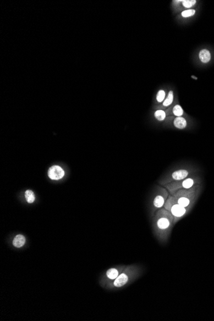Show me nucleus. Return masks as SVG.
Listing matches in <instances>:
<instances>
[{"label":"nucleus","mask_w":214,"mask_h":321,"mask_svg":"<svg viewBox=\"0 0 214 321\" xmlns=\"http://www.w3.org/2000/svg\"><path fill=\"white\" fill-rule=\"evenodd\" d=\"M199 193V187L194 186L189 189H181L175 192L174 196L176 202L184 207L192 208Z\"/></svg>","instance_id":"7ed1b4c3"},{"label":"nucleus","mask_w":214,"mask_h":321,"mask_svg":"<svg viewBox=\"0 0 214 321\" xmlns=\"http://www.w3.org/2000/svg\"><path fill=\"white\" fill-rule=\"evenodd\" d=\"M174 225V217L164 208L158 210L153 216V233L161 244L169 242Z\"/></svg>","instance_id":"f257e3e1"},{"label":"nucleus","mask_w":214,"mask_h":321,"mask_svg":"<svg viewBox=\"0 0 214 321\" xmlns=\"http://www.w3.org/2000/svg\"><path fill=\"white\" fill-rule=\"evenodd\" d=\"M172 113L176 117H182L184 114V111L180 105H176L173 108Z\"/></svg>","instance_id":"4468645a"},{"label":"nucleus","mask_w":214,"mask_h":321,"mask_svg":"<svg viewBox=\"0 0 214 321\" xmlns=\"http://www.w3.org/2000/svg\"><path fill=\"white\" fill-rule=\"evenodd\" d=\"M165 210L169 211L174 218V224H176L182 218L187 214L191 208L184 207L179 204L173 195L170 194L167 198L165 205L163 207Z\"/></svg>","instance_id":"20e7f679"},{"label":"nucleus","mask_w":214,"mask_h":321,"mask_svg":"<svg viewBox=\"0 0 214 321\" xmlns=\"http://www.w3.org/2000/svg\"><path fill=\"white\" fill-rule=\"evenodd\" d=\"M170 195V193L166 188L158 185L155 191V194L151 201V213L152 216L158 210L163 208L166 201Z\"/></svg>","instance_id":"39448f33"},{"label":"nucleus","mask_w":214,"mask_h":321,"mask_svg":"<svg viewBox=\"0 0 214 321\" xmlns=\"http://www.w3.org/2000/svg\"><path fill=\"white\" fill-rule=\"evenodd\" d=\"M48 175L50 179L58 180L62 179L64 176L65 172L63 169L60 166L53 165L49 169Z\"/></svg>","instance_id":"6e6552de"},{"label":"nucleus","mask_w":214,"mask_h":321,"mask_svg":"<svg viewBox=\"0 0 214 321\" xmlns=\"http://www.w3.org/2000/svg\"><path fill=\"white\" fill-rule=\"evenodd\" d=\"M155 117L158 121H164L166 117V113L163 110H157L155 112Z\"/></svg>","instance_id":"2eb2a0df"},{"label":"nucleus","mask_w":214,"mask_h":321,"mask_svg":"<svg viewBox=\"0 0 214 321\" xmlns=\"http://www.w3.org/2000/svg\"><path fill=\"white\" fill-rule=\"evenodd\" d=\"M26 242V238L24 236L22 235H17L15 236L13 240V245L15 247H21L25 245Z\"/></svg>","instance_id":"9b49d317"},{"label":"nucleus","mask_w":214,"mask_h":321,"mask_svg":"<svg viewBox=\"0 0 214 321\" xmlns=\"http://www.w3.org/2000/svg\"><path fill=\"white\" fill-rule=\"evenodd\" d=\"M198 182V180L195 178L188 177L186 178L181 181H175L165 185L164 187L166 188L169 191L170 194H174L175 192L181 190V189H189L195 186V185Z\"/></svg>","instance_id":"423d86ee"},{"label":"nucleus","mask_w":214,"mask_h":321,"mask_svg":"<svg viewBox=\"0 0 214 321\" xmlns=\"http://www.w3.org/2000/svg\"><path fill=\"white\" fill-rule=\"evenodd\" d=\"M192 78H195L196 80H197V78H196V77H195V76H192Z\"/></svg>","instance_id":"aec40b11"},{"label":"nucleus","mask_w":214,"mask_h":321,"mask_svg":"<svg viewBox=\"0 0 214 321\" xmlns=\"http://www.w3.org/2000/svg\"><path fill=\"white\" fill-rule=\"evenodd\" d=\"M194 14H195V10L192 9L183 11L181 12V15L184 17H188L192 16V15Z\"/></svg>","instance_id":"a211bd4d"},{"label":"nucleus","mask_w":214,"mask_h":321,"mask_svg":"<svg viewBox=\"0 0 214 321\" xmlns=\"http://www.w3.org/2000/svg\"><path fill=\"white\" fill-rule=\"evenodd\" d=\"M137 274V270L134 268H129L126 269L124 272H122L119 276L113 281V283L110 284V287L115 288L123 287L126 285L130 281V277L133 276Z\"/></svg>","instance_id":"0eeeda50"},{"label":"nucleus","mask_w":214,"mask_h":321,"mask_svg":"<svg viewBox=\"0 0 214 321\" xmlns=\"http://www.w3.org/2000/svg\"><path fill=\"white\" fill-rule=\"evenodd\" d=\"M192 171L188 166L178 165L175 166L167 171L159 180L158 183L159 185L164 187L165 185L175 182V181H181L186 178L189 177Z\"/></svg>","instance_id":"f03ea898"},{"label":"nucleus","mask_w":214,"mask_h":321,"mask_svg":"<svg viewBox=\"0 0 214 321\" xmlns=\"http://www.w3.org/2000/svg\"><path fill=\"white\" fill-rule=\"evenodd\" d=\"M120 270L121 269H119L118 268H111L108 269L106 272V280L109 281H114L120 274Z\"/></svg>","instance_id":"9d476101"},{"label":"nucleus","mask_w":214,"mask_h":321,"mask_svg":"<svg viewBox=\"0 0 214 321\" xmlns=\"http://www.w3.org/2000/svg\"><path fill=\"white\" fill-rule=\"evenodd\" d=\"M173 100H174L173 91H170L169 92L168 95H167V98L165 99L164 101H163V102L162 103V106L163 107H169L170 105H172V103L173 102Z\"/></svg>","instance_id":"ddd939ff"},{"label":"nucleus","mask_w":214,"mask_h":321,"mask_svg":"<svg viewBox=\"0 0 214 321\" xmlns=\"http://www.w3.org/2000/svg\"><path fill=\"white\" fill-rule=\"evenodd\" d=\"M165 99V92L163 90H160L157 94V101L158 103H163Z\"/></svg>","instance_id":"f3484780"},{"label":"nucleus","mask_w":214,"mask_h":321,"mask_svg":"<svg viewBox=\"0 0 214 321\" xmlns=\"http://www.w3.org/2000/svg\"><path fill=\"white\" fill-rule=\"evenodd\" d=\"M196 3V1L195 0H184L182 1L183 5H184L185 8H189L195 5Z\"/></svg>","instance_id":"6ab92c4d"},{"label":"nucleus","mask_w":214,"mask_h":321,"mask_svg":"<svg viewBox=\"0 0 214 321\" xmlns=\"http://www.w3.org/2000/svg\"><path fill=\"white\" fill-rule=\"evenodd\" d=\"M173 125L178 129L184 130L187 126V122L184 117H176L173 120Z\"/></svg>","instance_id":"1a4fd4ad"},{"label":"nucleus","mask_w":214,"mask_h":321,"mask_svg":"<svg viewBox=\"0 0 214 321\" xmlns=\"http://www.w3.org/2000/svg\"><path fill=\"white\" fill-rule=\"evenodd\" d=\"M199 59H200L201 61L203 63L208 62L210 60V59H211L210 53V51H208V50L206 49L201 50V51L199 52Z\"/></svg>","instance_id":"f8f14e48"},{"label":"nucleus","mask_w":214,"mask_h":321,"mask_svg":"<svg viewBox=\"0 0 214 321\" xmlns=\"http://www.w3.org/2000/svg\"><path fill=\"white\" fill-rule=\"evenodd\" d=\"M25 198L28 203H32L36 199V197L33 192L30 190H28L25 192Z\"/></svg>","instance_id":"dca6fc26"}]
</instances>
